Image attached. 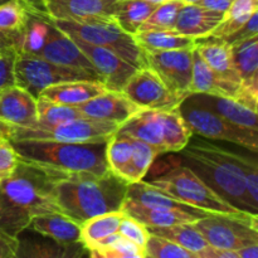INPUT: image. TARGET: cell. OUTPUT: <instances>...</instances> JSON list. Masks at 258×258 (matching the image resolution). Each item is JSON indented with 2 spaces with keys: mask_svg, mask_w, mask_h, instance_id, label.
Segmentation results:
<instances>
[{
  "mask_svg": "<svg viewBox=\"0 0 258 258\" xmlns=\"http://www.w3.org/2000/svg\"><path fill=\"white\" fill-rule=\"evenodd\" d=\"M19 159V154L14 149L10 139L0 136V180L9 178L14 173Z\"/></svg>",
  "mask_w": 258,
  "mask_h": 258,
  "instance_id": "cell-43",
  "label": "cell"
},
{
  "mask_svg": "<svg viewBox=\"0 0 258 258\" xmlns=\"http://www.w3.org/2000/svg\"><path fill=\"white\" fill-rule=\"evenodd\" d=\"M231 54L242 85L258 90V34L232 44Z\"/></svg>",
  "mask_w": 258,
  "mask_h": 258,
  "instance_id": "cell-27",
  "label": "cell"
},
{
  "mask_svg": "<svg viewBox=\"0 0 258 258\" xmlns=\"http://www.w3.org/2000/svg\"><path fill=\"white\" fill-rule=\"evenodd\" d=\"M179 111L191 133L212 140H223L243 146L256 154L258 150V131L241 127L229 122L213 110L198 102L191 95L184 98Z\"/></svg>",
  "mask_w": 258,
  "mask_h": 258,
  "instance_id": "cell-7",
  "label": "cell"
},
{
  "mask_svg": "<svg viewBox=\"0 0 258 258\" xmlns=\"http://www.w3.org/2000/svg\"><path fill=\"white\" fill-rule=\"evenodd\" d=\"M123 214L122 211L110 212L85 221L81 224V242L88 249L96 242L116 233Z\"/></svg>",
  "mask_w": 258,
  "mask_h": 258,
  "instance_id": "cell-34",
  "label": "cell"
},
{
  "mask_svg": "<svg viewBox=\"0 0 258 258\" xmlns=\"http://www.w3.org/2000/svg\"><path fill=\"white\" fill-rule=\"evenodd\" d=\"M90 256V251L82 242L72 244H60L58 242L30 241L22 243L19 241V249L17 257H43V258H70Z\"/></svg>",
  "mask_w": 258,
  "mask_h": 258,
  "instance_id": "cell-32",
  "label": "cell"
},
{
  "mask_svg": "<svg viewBox=\"0 0 258 258\" xmlns=\"http://www.w3.org/2000/svg\"><path fill=\"white\" fill-rule=\"evenodd\" d=\"M13 130H14V128H13L12 126L7 125V123L3 122V121L0 120V136H4V138L10 139V136H12L13 134Z\"/></svg>",
  "mask_w": 258,
  "mask_h": 258,
  "instance_id": "cell-50",
  "label": "cell"
},
{
  "mask_svg": "<svg viewBox=\"0 0 258 258\" xmlns=\"http://www.w3.org/2000/svg\"><path fill=\"white\" fill-rule=\"evenodd\" d=\"M133 144V158H131V170H133V183L144 180L151 164L160 154L144 141L131 138Z\"/></svg>",
  "mask_w": 258,
  "mask_h": 258,
  "instance_id": "cell-39",
  "label": "cell"
},
{
  "mask_svg": "<svg viewBox=\"0 0 258 258\" xmlns=\"http://www.w3.org/2000/svg\"><path fill=\"white\" fill-rule=\"evenodd\" d=\"M181 2H183L184 4H198L201 0H181Z\"/></svg>",
  "mask_w": 258,
  "mask_h": 258,
  "instance_id": "cell-51",
  "label": "cell"
},
{
  "mask_svg": "<svg viewBox=\"0 0 258 258\" xmlns=\"http://www.w3.org/2000/svg\"><path fill=\"white\" fill-rule=\"evenodd\" d=\"M78 108L85 117L110 121L118 125H122L128 118L143 110L128 100L122 92L108 90L80 105Z\"/></svg>",
  "mask_w": 258,
  "mask_h": 258,
  "instance_id": "cell-15",
  "label": "cell"
},
{
  "mask_svg": "<svg viewBox=\"0 0 258 258\" xmlns=\"http://www.w3.org/2000/svg\"><path fill=\"white\" fill-rule=\"evenodd\" d=\"M197 50L207 64L222 80L242 83L238 72L233 66L231 54V45L221 40H197Z\"/></svg>",
  "mask_w": 258,
  "mask_h": 258,
  "instance_id": "cell-25",
  "label": "cell"
},
{
  "mask_svg": "<svg viewBox=\"0 0 258 258\" xmlns=\"http://www.w3.org/2000/svg\"><path fill=\"white\" fill-rule=\"evenodd\" d=\"M18 50L15 47L0 49V90L15 85V59Z\"/></svg>",
  "mask_w": 258,
  "mask_h": 258,
  "instance_id": "cell-42",
  "label": "cell"
},
{
  "mask_svg": "<svg viewBox=\"0 0 258 258\" xmlns=\"http://www.w3.org/2000/svg\"><path fill=\"white\" fill-rule=\"evenodd\" d=\"M68 174L20 158L14 173L0 180V229L18 238L33 218L59 212L54 186Z\"/></svg>",
  "mask_w": 258,
  "mask_h": 258,
  "instance_id": "cell-1",
  "label": "cell"
},
{
  "mask_svg": "<svg viewBox=\"0 0 258 258\" xmlns=\"http://www.w3.org/2000/svg\"><path fill=\"white\" fill-rule=\"evenodd\" d=\"M20 158L67 173L103 174L108 171L106 145L101 143H63L23 139L10 140Z\"/></svg>",
  "mask_w": 258,
  "mask_h": 258,
  "instance_id": "cell-4",
  "label": "cell"
},
{
  "mask_svg": "<svg viewBox=\"0 0 258 258\" xmlns=\"http://www.w3.org/2000/svg\"><path fill=\"white\" fill-rule=\"evenodd\" d=\"M19 238L12 237L0 229V258H17Z\"/></svg>",
  "mask_w": 258,
  "mask_h": 258,
  "instance_id": "cell-46",
  "label": "cell"
},
{
  "mask_svg": "<svg viewBox=\"0 0 258 258\" xmlns=\"http://www.w3.org/2000/svg\"><path fill=\"white\" fill-rule=\"evenodd\" d=\"M32 227L37 233L48 237L60 244L81 242V224L60 212L42 214L33 218Z\"/></svg>",
  "mask_w": 258,
  "mask_h": 258,
  "instance_id": "cell-23",
  "label": "cell"
},
{
  "mask_svg": "<svg viewBox=\"0 0 258 258\" xmlns=\"http://www.w3.org/2000/svg\"><path fill=\"white\" fill-rule=\"evenodd\" d=\"M80 80L100 81V78L88 71L57 64L37 55L18 53L15 59V85L27 90L35 98L49 86Z\"/></svg>",
  "mask_w": 258,
  "mask_h": 258,
  "instance_id": "cell-9",
  "label": "cell"
},
{
  "mask_svg": "<svg viewBox=\"0 0 258 258\" xmlns=\"http://www.w3.org/2000/svg\"><path fill=\"white\" fill-rule=\"evenodd\" d=\"M144 252L145 258H194L193 253L184 249L175 242L155 234H149Z\"/></svg>",
  "mask_w": 258,
  "mask_h": 258,
  "instance_id": "cell-40",
  "label": "cell"
},
{
  "mask_svg": "<svg viewBox=\"0 0 258 258\" xmlns=\"http://www.w3.org/2000/svg\"><path fill=\"white\" fill-rule=\"evenodd\" d=\"M209 246L238 251L258 243V216L241 213H211L193 223Z\"/></svg>",
  "mask_w": 258,
  "mask_h": 258,
  "instance_id": "cell-8",
  "label": "cell"
},
{
  "mask_svg": "<svg viewBox=\"0 0 258 258\" xmlns=\"http://www.w3.org/2000/svg\"><path fill=\"white\" fill-rule=\"evenodd\" d=\"M105 91H107V88L100 81L80 80L49 86L44 88L38 97L47 98V100L62 103V105L78 107Z\"/></svg>",
  "mask_w": 258,
  "mask_h": 258,
  "instance_id": "cell-21",
  "label": "cell"
},
{
  "mask_svg": "<svg viewBox=\"0 0 258 258\" xmlns=\"http://www.w3.org/2000/svg\"><path fill=\"white\" fill-rule=\"evenodd\" d=\"M193 49L144 50L146 66L156 72L171 92L183 98L190 95Z\"/></svg>",
  "mask_w": 258,
  "mask_h": 258,
  "instance_id": "cell-11",
  "label": "cell"
},
{
  "mask_svg": "<svg viewBox=\"0 0 258 258\" xmlns=\"http://www.w3.org/2000/svg\"><path fill=\"white\" fill-rule=\"evenodd\" d=\"M224 13L206 9L198 4H184L176 17L174 30L194 39H203L223 20Z\"/></svg>",
  "mask_w": 258,
  "mask_h": 258,
  "instance_id": "cell-20",
  "label": "cell"
},
{
  "mask_svg": "<svg viewBox=\"0 0 258 258\" xmlns=\"http://www.w3.org/2000/svg\"><path fill=\"white\" fill-rule=\"evenodd\" d=\"M53 24L70 37L107 48L135 68L146 67L145 53L135 37L118 25L115 17L85 19H52Z\"/></svg>",
  "mask_w": 258,
  "mask_h": 258,
  "instance_id": "cell-5",
  "label": "cell"
},
{
  "mask_svg": "<svg viewBox=\"0 0 258 258\" xmlns=\"http://www.w3.org/2000/svg\"><path fill=\"white\" fill-rule=\"evenodd\" d=\"M237 252L238 258H258V243L239 248Z\"/></svg>",
  "mask_w": 258,
  "mask_h": 258,
  "instance_id": "cell-49",
  "label": "cell"
},
{
  "mask_svg": "<svg viewBox=\"0 0 258 258\" xmlns=\"http://www.w3.org/2000/svg\"><path fill=\"white\" fill-rule=\"evenodd\" d=\"M125 201L150 209H169V211L186 212V213L196 214L199 218H204L208 214H211L209 212L196 208V207H191L173 198L169 194L159 190L155 186L144 180L128 184Z\"/></svg>",
  "mask_w": 258,
  "mask_h": 258,
  "instance_id": "cell-19",
  "label": "cell"
},
{
  "mask_svg": "<svg viewBox=\"0 0 258 258\" xmlns=\"http://www.w3.org/2000/svg\"><path fill=\"white\" fill-rule=\"evenodd\" d=\"M242 87H243L242 83L231 82V81L219 78L194 47L190 95L191 93H207V95L233 98L237 101Z\"/></svg>",
  "mask_w": 258,
  "mask_h": 258,
  "instance_id": "cell-18",
  "label": "cell"
},
{
  "mask_svg": "<svg viewBox=\"0 0 258 258\" xmlns=\"http://www.w3.org/2000/svg\"><path fill=\"white\" fill-rule=\"evenodd\" d=\"M117 133L149 144L159 154L165 153L159 111L141 110L135 116L128 118L126 122L120 125Z\"/></svg>",
  "mask_w": 258,
  "mask_h": 258,
  "instance_id": "cell-22",
  "label": "cell"
},
{
  "mask_svg": "<svg viewBox=\"0 0 258 258\" xmlns=\"http://www.w3.org/2000/svg\"><path fill=\"white\" fill-rule=\"evenodd\" d=\"M183 5L184 3L181 0H165L163 3H159L150 17L140 25L139 32L173 29L179 10Z\"/></svg>",
  "mask_w": 258,
  "mask_h": 258,
  "instance_id": "cell-37",
  "label": "cell"
},
{
  "mask_svg": "<svg viewBox=\"0 0 258 258\" xmlns=\"http://www.w3.org/2000/svg\"><path fill=\"white\" fill-rule=\"evenodd\" d=\"M149 2H154V3H163V2H165V0H149Z\"/></svg>",
  "mask_w": 258,
  "mask_h": 258,
  "instance_id": "cell-52",
  "label": "cell"
},
{
  "mask_svg": "<svg viewBox=\"0 0 258 258\" xmlns=\"http://www.w3.org/2000/svg\"><path fill=\"white\" fill-rule=\"evenodd\" d=\"M117 232L120 234H122L125 238L130 239L131 242L140 246L141 248L145 247L146 241L149 238V234H150L148 228H146V226H144L143 223H140V222L136 221L135 218H133V217L126 213L123 214L122 219H121V223Z\"/></svg>",
  "mask_w": 258,
  "mask_h": 258,
  "instance_id": "cell-41",
  "label": "cell"
},
{
  "mask_svg": "<svg viewBox=\"0 0 258 258\" xmlns=\"http://www.w3.org/2000/svg\"><path fill=\"white\" fill-rule=\"evenodd\" d=\"M165 153H179L193 136V133L184 121L178 107L159 111Z\"/></svg>",
  "mask_w": 258,
  "mask_h": 258,
  "instance_id": "cell-28",
  "label": "cell"
},
{
  "mask_svg": "<svg viewBox=\"0 0 258 258\" xmlns=\"http://www.w3.org/2000/svg\"><path fill=\"white\" fill-rule=\"evenodd\" d=\"M179 154L181 165L196 173L221 198L239 211L258 216V206L251 201L244 186L242 154L193 136Z\"/></svg>",
  "mask_w": 258,
  "mask_h": 258,
  "instance_id": "cell-2",
  "label": "cell"
},
{
  "mask_svg": "<svg viewBox=\"0 0 258 258\" xmlns=\"http://www.w3.org/2000/svg\"><path fill=\"white\" fill-rule=\"evenodd\" d=\"M242 169L244 175V186L251 201L258 206V164L254 158H242Z\"/></svg>",
  "mask_w": 258,
  "mask_h": 258,
  "instance_id": "cell-44",
  "label": "cell"
},
{
  "mask_svg": "<svg viewBox=\"0 0 258 258\" xmlns=\"http://www.w3.org/2000/svg\"><path fill=\"white\" fill-rule=\"evenodd\" d=\"M0 120L15 127H33L38 123L37 98L14 85L0 90Z\"/></svg>",
  "mask_w": 258,
  "mask_h": 258,
  "instance_id": "cell-14",
  "label": "cell"
},
{
  "mask_svg": "<svg viewBox=\"0 0 258 258\" xmlns=\"http://www.w3.org/2000/svg\"><path fill=\"white\" fill-rule=\"evenodd\" d=\"M72 39L75 40L78 48L85 53L106 88L108 91L122 92L123 86L126 85L128 78L134 75L138 68L131 66L130 63L126 62L125 59L118 57L116 53L107 48L90 44V43L76 39V38H72Z\"/></svg>",
  "mask_w": 258,
  "mask_h": 258,
  "instance_id": "cell-13",
  "label": "cell"
},
{
  "mask_svg": "<svg viewBox=\"0 0 258 258\" xmlns=\"http://www.w3.org/2000/svg\"><path fill=\"white\" fill-rule=\"evenodd\" d=\"M22 42V34L19 33H5L0 32V49L7 47H15L19 49Z\"/></svg>",
  "mask_w": 258,
  "mask_h": 258,
  "instance_id": "cell-47",
  "label": "cell"
},
{
  "mask_svg": "<svg viewBox=\"0 0 258 258\" xmlns=\"http://www.w3.org/2000/svg\"><path fill=\"white\" fill-rule=\"evenodd\" d=\"M88 251L93 258H145L144 248L118 232L96 242Z\"/></svg>",
  "mask_w": 258,
  "mask_h": 258,
  "instance_id": "cell-33",
  "label": "cell"
},
{
  "mask_svg": "<svg viewBox=\"0 0 258 258\" xmlns=\"http://www.w3.org/2000/svg\"><path fill=\"white\" fill-rule=\"evenodd\" d=\"M134 37L143 50L183 49L197 45V39L180 34L174 29L144 30L134 34Z\"/></svg>",
  "mask_w": 258,
  "mask_h": 258,
  "instance_id": "cell-31",
  "label": "cell"
},
{
  "mask_svg": "<svg viewBox=\"0 0 258 258\" xmlns=\"http://www.w3.org/2000/svg\"><path fill=\"white\" fill-rule=\"evenodd\" d=\"M122 93L143 110L165 111L178 107L181 96L171 92L150 67L138 68L123 86Z\"/></svg>",
  "mask_w": 258,
  "mask_h": 258,
  "instance_id": "cell-12",
  "label": "cell"
},
{
  "mask_svg": "<svg viewBox=\"0 0 258 258\" xmlns=\"http://www.w3.org/2000/svg\"><path fill=\"white\" fill-rule=\"evenodd\" d=\"M2 49H3V48H2Z\"/></svg>",
  "mask_w": 258,
  "mask_h": 258,
  "instance_id": "cell-54",
  "label": "cell"
},
{
  "mask_svg": "<svg viewBox=\"0 0 258 258\" xmlns=\"http://www.w3.org/2000/svg\"><path fill=\"white\" fill-rule=\"evenodd\" d=\"M148 183L183 203L209 213L228 214L243 212L221 198L196 173L181 164Z\"/></svg>",
  "mask_w": 258,
  "mask_h": 258,
  "instance_id": "cell-6",
  "label": "cell"
},
{
  "mask_svg": "<svg viewBox=\"0 0 258 258\" xmlns=\"http://www.w3.org/2000/svg\"><path fill=\"white\" fill-rule=\"evenodd\" d=\"M37 115L38 123L35 126L58 125L66 121L85 117L78 107L53 102L43 97L37 98Z\"/></svg>",
  "mask_w": 258,
  "mask_h": 258,
  "instance_id": "cell-36",
  "label": "cell"
},
{
  "mask_svg": "<svg viewBox=\"0 0 258 258\" xmlns=\"http://www.w3.org/2000/svg\"><path fill=\"white\" fill-rule=\"evenodd\" d=\"M50 23H52V20H50ZM38 57L49 60V62L57 63V64L80 68V70H85L97 75L93 66L87 59L85 53L78 48L75 40L70 35L58 29L53 23L50 25L47 42L44 43Z\"/></svg>",
  "mask_w": 258,
  "mask_h": 258,
  "instance_id": "cell-17",
  "label": "cell"
},
{
  "mask_svg": "<svg viewBox=\"0 0 258 258\" xmlns=\"http://www.w3.org/2000/svg\"><path fill=\"white\" fill-rule=\"evenodd\" d=\"M52 19L115 17L121 0H40Z\"/></svg>",
  "mask_w": 258,
  "mask_h": 258,
  "instance_id": "cell-16",
  "label": "cell"
},
{
  "mask_svg": "<svg viewBox=\"0 0 258 258\" xmlns=\"http://www.w3.org/2000/svg\"><path fill=\"white\" fill-rule=\"evenodd\" d=\"M28 9L24 0H8L0 4V32L22 34L27 24Z\"/></svg>",
  "mask_w": 258,
  "mask_h": 258,
  "instance_id": "cell-38",
  "label": "cell"
},
{
  "mask_svg": "<svg viewBox=\"0 0 258 258\" xmlns=\"http://www.w3.org/2000/svg\"><path fill=\"white\" fill-rule=\"evenodd\" d=\"M120 125L110 121L80 117L52 126H34V127H15L10 140L37 139V140H54L63 143H101L107 141L115 135Z\"/></svg>",
  "mask_w": 258,
  "mask_h": 258,
  "instance_id": "cell-10",
  "label": "cell"
},
{
  "mask_svg": "<svg viewBox=\"0 0 258 258\" xmlns=\"http://www.w3.org/2000/svg\"><path fill=\"white\" fill-rule=\"evenodd\" d=\"M232 4V0H201L198 5L214 12L226 13Z\"/></svg>",
  "mask_w": 258,
  "mask_h": 258,
  "instance_id": "cell-48",
  "label": "cell"
},
{
  "mask_svg": "<svg viewBox=\"0 0 258 258\" xmlns=\"http://www.w3.org/2000/svg\"><path fill=\"white\" fill-rule=\"evenodd\" d=\"M258 34V10L254 12L253 14L249 17V19L239 28L237 32H234L233 34L229 35L228 38H226L224 40H222L226 44L232 45L234 43H238L241 40L248 39V38L253 37V35Z\"/></svg>",
  "mask_w": 258,
  "mask_h": 258,
  "instance_id": "cell-45",
  "label": "cell"
},
{
  "mask_svg": "<svg viewBox=\"0 0 258 258\" xmlns=\"http://www.w3.org/2000/svg\"><path fill=\"white\" fill-rule=\"evenodd\" d=\"M5 2H8V0H0V4H2V3H5Z\"/></svg>",
  "mask_w": 258,
  "mask_h": 258,
  "instance_id": "cell-53",
  "label": "cell"
},
{
  "mask_svg": "<svg viewBox=\"0 0 258 258\" xmlns=\"http://www.w3.org/2000/svg\"><path fill=\"white\" fill-rule=\"evenodd\" d=\"M150 234L164 237L175 242L184 249L193 253L194 258H201V254L209 247L208 242L199 233L193 223H181L169 227H146Z\"/></svg>",
  "mask_w": 258,
  "mask_h": 258,
  "instance_id": "cell-29",
  "label": "cell"
},
{
  "mask_svg": "<svg viewBox=\"0 0 258 258\" xmlns=\"http://www.w3.org/2000/svg\"><path fill=\"white\" fill-rule=\"evenodd\" d=\"M121 211L128 214L146 227H169L181 223H194L198 216L186 212L169 211V209H150L139 204L125 201Z\"/></svg>",
  "mask_w": 258,
  "mask_h": 258,
  "instance_id": "cell-26",
  "label": "cell"
},
{
  "mask_svg": "<svg viewBox=\"0 0 258 258\" xmlns=\"http://www.w3.org/2000/svg\"><path fill=\"white\" fill-rule=\"evenodd\" d=\"M128 184L111 170L70 173L55 184V204L60 213L82 224L92 217L121 211Z\"/></svg>",
  "mask_w": 258,
  "mask_h": 258,
  "instance_id": "cell-3",
  "label": "cell"
},
{
  "mask_svg": "<svg viewBox=\"0 0 258 258\" xmlns=\"http://www.w3.org/2000/svg\"><path fill=\"white\" fill-rule=\"evenodd\" d=\"M159 3L149 0H121L115 19L125 32L136 34L140 25L150 17Z\"/></svg>",
  "mask_w": 258,
  "mask_h": 258,
  "instance_id": "cell-35",
  "label": "cell"
},
{
  "mask_svg": "<svg viewBox=\"0 0 258 258\" xmlns=\"http://www.w3.org/2000/svg\"><path fill=\"white\" fill-rule=\"evenodd\" d=\"M131 158H133L131 138L116 131L115 135L108 139L106 145V161L108 169L127 183H133Z\"/></svg>",
  "mask_w": 258,
  "mask_h": 258,
  "instance_id": "cell-30",
  "label": "cell"
},
{
  "mask_svg": "<svg viewBox=\"0 0 258 258\" xmlns=\"http://www.w3.org/2000/svg\"><path fill=\"white\" fill-rule=\"evenodd\" d=\"M198 102L203 103L208 108L213 110L222 117L228 120L241 127L258 131L257 111L251 110L247 106L242 105L238 101L221 96L207 95V93H191Z\"/></svg>",
  "mask_w": 258,
  "mask_h": 258,
  "instance_id": "cell-24",
  "label": "cell"
}]
</instances>
